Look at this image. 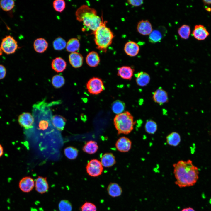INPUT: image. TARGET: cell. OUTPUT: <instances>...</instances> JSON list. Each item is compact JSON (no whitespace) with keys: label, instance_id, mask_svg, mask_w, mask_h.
Instances as JSON below:
<instances>
[{"label":"cell","instance_id":"1","mask_svg":"<svg viewBox=\"0 0 211 211\" xmlns=\"http://www.w3.org/2000/svg\"><path fill=\"white\" fill-rule=\"evenodd\" d=\"M173 166L175 183L180 188L193 186L197 182L198 169L191 160H180L173 164Z\"/></svg>","mask_w":211,"mask_h":211},{"label":"cell","instance_id":"2","mask_svg":"<svg viewBox=\"0 0 211 211\" xmlns=\"http://www.w3.org/2000/svg\"><path fill=\"white\" fill-rule=\"evenodd\" d=\"M76 19L82 22L84 25L95 31L100 25L103 20L102 16L100 17L97 15L96 10L86 5H83L79 7L75 13Z\"/></svg>","mask_w":211,"mask_h":211},{"label":"cell","instance_id":"3","mask_svg":"<svg viewBox=\"0 0 211 211\" xmlns=\"http://www.w3.org/2000/svg\"><path fill=\"white\" fill-rule=\"evenodd\" d=\"M106 22L103 19L100 25L92 33L94 35L96 48L104 52H106L108 47L112 44L114 37L113 32L107 26Z\"/></svg>","mask_w":211,"mask_h":211},{"label":"cell","instance_id":"4","mask_svg":"<svg viewBox=\"0 0 211 211\" xmlns=\"http://www.w3.org/2000/svg\"><path fill=\"white\" fill-rule=\"evenodd\" d=\"M135 123L132 115L127 111L117 114L113 119L114 125L119 134L130 133Z\"/></svg>","mask_w":211,"mask_h":211},{"label":"cell","instance_id":"5","mask_svg":"<svg viewBox=\"0 0 211 211\" xmlns=\"http://www.w3.org/2000/svg\"><path fill=\"white\" fill-rule=\"evenodd\" d=\"M89 92L91 94L98 95L105 89L103 83L100 78L93 77L89 80L86 84Z\"/></svg>","mask_w":211,"mask_h":211},{"label":"cell","instance_id":"6","mask_svg":"<svg viewBox=\"0 0 211 211\" xmlns=\"http://www.w3.org/2000/svg\"><path fill=\"white\" fill-rule=\"evenodd\" d=\"M0 47L7 55L13 54L18 48L17 42L13 37L6 36L2 39Z\"/></svg>","mask_w":211,"mask_h":211},{"label":"cell","instance_id":"7","mask_svg":"<svg viewBox=\"0 0 211 211\" xmlns=\"http://www.w3.org/2000/svg\"><path fill=\"white\" fill-rule=\"evenodd\" d=\"M86 169L87 174L93 177L101 175L103 171V167L100 161L97 159L91 160L87 164Z\"/></svg>","mask_w":211,"mask_h":211},{"label":"cell","instance_id":"8","mask_svg":"<svg viewBox=\"0 0 211 211\" xmlns=\"http://www.w3.org/2000/svg\"><path fill=\"white\" fill-rule=\"evenodd\" d=\"M166 28L163 26H159L157 29L153 30L149 35V40L152 43L159 42L166 35Z\"/></svg>","mask_w":211,"mask_h":211},{"label":"cell","instance_id":"9","mask_svg":"<svg viewBox=\"0 0 211 211\" xmlns=\"http://www.w3.org/2000/svg\"><path fill=\"white\" fill-rule=\"evenodd\" d=\"M34 119L31 114L29 112H23L18 117L19 124L25 129H29L33 127Z\"/></svg>","mask_w":211,"mask_h":211},{"label":"cell","instance_id":"10","mask_svg":"<svg viewBox=\"0 0 211 211\" xmlns=\"http://www.w3.org/2000/svg\"><path fill=\"white\" fill-rule=\"evenodd\" d=\"M152 98L155 103L160 105L169 101L167 93L161 87L153 93Z\"/></svg>","mask_w":211,"mask_h":211},{"label":"cell","instance_id":"11","mask_svg":"<svg viewBox=\"0 0 211 211\" xmlns=\"http://www.w3.org/2000/svg\"><path fill=\"white\" fill-rule=\"evenodd\" d=\"M35 186L34 180L30 176H26L22 178L20 181L19 186L23 192L28 193L30 192Z\"/></svg>","mask_w":211,"mask_h":211},{"label":"cell","instance_id":"12","mask_svg":"<svg viewBox=\"0 0 211 211\" xmlns=\"http://www.w3.org/2000/svg\"><path fill=\"white\" fill-rule=\"evenodd\" d=\"M115 146L117 150L121 152H125L129 151L132 146V142L128 138L122 137L116 141Z\"/></svg>","mask_w":211,"mask_h":211},{"label":"cell","instance_id":"13","mask_svg":"<svg viewBox=\"0 0 211 211\" xmlns=\"http://www.w3.org/2000/svg\"><path fill=\"white\" fill-rule=\"evenodd\" d=\"M192 34L197 40H202L205 39L208 36L209 33L204 25L199 24L195 25Z\"/></svg>","mask_w":211,"mask_h":211},{"label":"cell","instance_id":"14","mask_svg":"<svg viewBox=\"0 0 211 211\" xmlns=\"http://www.w3.org/2000/svg\"><path fill=\"white\" fill-rule=\"evenodd\" d=\"M137 29L138 32L143 35H149L153 30L151 23L148 20H142L139 21Z\"/></svg>","mask_w":211,"mask_h":211},{"label":"cell","instance_id":"15","mask_svg":"<svg viewBox=\"0 0 211 211\" xmlns=\"http://www.w3.org/2000/svg\"><path fill=\"white\" fill-rule=\"evenodd\" d=\"M35 186L37 192L40 194L47 192L48 190L49 186L47 178L38 176L35 180Z\"/></svg>","mask_w":211,"mask_h":211},{"label":"cell","instance_id":"16","mask_svg":"<svg viewBox=\"0 0 211 211\" xmlns=\"http://www.w3.org/2000/svg\"><path fill=\"white\" fill-rule=\"evenodd\" d=\"M69 62L71 65L74 68L81 67L83 65V57L80 53L76 52L71 53L69 56Z\"/></svg>","mask_w":211,"mask_h":211},{"label":"cell","instance_id":"17","mask_svg":"<svg viewBox=\"0 0 211 211\" xmlns=\"http://www.w3.org/2000/svg\"><path fill=\"white\" fill-rule=\"evenodd\" d=\"M124 50L127 55L131 57L136 56L139 53V47L135 42L130 41L125 44Z\"/></svg>","mask_w":211,"mask_h":211},{"label":"cell","instance_id":"18","mask_svg":"<svg viewBox=\"0 0 211 211\" xmlns=\"http://www.w3.org/2000/svg\"><path fill=\"white\" fill-rule=\"evenodd\" d=\"M107 190L110 196L114 198L120 196L122 193L121 187L115 183H110L107 187Z\"/></svg>","mask_w":211,"mask_h":211},{"label":"cell","instance_id":"19","mask_svg":"<svg viewBox=\"0 0 211 211\" xmlns=\"http://www.w3.org/2000/svg\"><path fill=\"white\" fill-rule=\"evenodd\" d=\"M86 62L87 65L91 67L97 66L100 62V58L98 53L95 51L89 52L86 57Z\"/></svg>","mask_w":211,"mask_h":211},{"label":"cell","instance_id":"20","mask_svg":"<svg viewBox=\"0 0 211 211\" xmlns=\"http://www.w3.org/2000/svg\"><path fill=\"white\" fill-rule=\"evenodd\" d=\"M137 84L141 87L146 86L149 82L150 78L147 73L141 71L135 74Z\"/></svg>","mask_w":211,"mask_h":211},{"label":"cell","instance_id":"21","mask_svg":"<svg viewBox=\"0 0 211 211\" xmlns=\"http://www.w3.org/2000/svg\"><path fill=\"white\" fill-rule=\"evenodd\" d=\"M51 67L52 69L55 72L58 73L62 72L66 69L67 63L62 58L57 57L52 60Z\"/></svg>","mask_w":211,"mask_h":211},{"label":"cell","instance_id":"22","mask_svg":"<svg viewBox=\"0 0 211 211\" xmlns=\"http://www.w3.org/2000/svg\"><path fill=\"white\" fill-rule=\"evenodd\" d=\"M101 162L102 166L106 167H110L116 163L115 157L111 153L104 154L101 157Z\"/></svg>","mask_w":211,"mask_h":211},{"label":"cell","instance_id":"23","mask_svg":"<svg viewBox=\"0 0 211 211\" xmlns=\"http://www.w3.org/2000/svg\"><path fill=\"white\" fill-rule=\"evenodd\" d=\"M134 69L129 66H123L119 68L117 75L122 78L130 80L133 75Z\"/></svg>","mask_w":211,"mask_h":211},{"label":"cell","instance_id":"24","mask_svg":"<svg viewBox=\"0 0 211 211\" xmlns=\"http://www.w3.org/2000/svg\"><path fill=\"white\" fill-rule=\"evenodd\" d=\"M33 46L36 52L39 53H42L47 49L48 47V43L45 39L39 38L35 40Z\"/></svg>","mask_w":211,"mask_h":211},{"label":"cell","instance_id":"25","mask_svg":"<svg viewBox=\"0 0 211 211\" xmlns=\"http://www.w3.org/2000/svg\"><path fill=\"white\" fill-rule=\"evenodd\" d=\"M52 122L53 125L59 131L63 130L65 125L66 120L59 115H55L52 118Z\"/></svg>","mask_w":211,"mask_h":211},{"label":"cell","instance_id":"26","mask_svg":"<svg viewBox=\"0 0 211 211\" xmlns=\"http://www.w3.org/2000/svg\"><path fill=\"white\" fill-rule=\"evenodd\" d=\"M181 138L180 135L177 132H172L169 134L166 137V141L169 145L176 147L180 144Z\"/></svg>","mask_w":211,"mask_h":211},{"label":"cell","instance_id":"27","mask_svg":"<svg viewBox=\"0 0 211 211\" xmlns=\"http://www.w3.org/2000/svg\"><path fill=\"white\" fill-rule=\"evenodd\" d=\"M80 47V43L79 40L77 38H72L68 40L66 47L67 51L71 53L78 51Z\"/></svg>","mask_w":211,"mask_h":211},{"label":"cell","instance_id":"28","mask_svg":"<svg viewBox=\"0 0 211 211\" xmlns=\"http://www.w3.org/2000/svg\"><path fill=\"white\" fill-rule=\"evenodd\" d=\"M98 148L97 143L91 140L87 142L82 148L83 151L88 154H92L96 152Z\"/></svg>","mask_w":211,"mask_h":211},{"label":"cell","instance_id":"29","mask_svg":"<svg viewBox=\"0 0 211 211\" xmlns=\"http://www.w3.org/2000/svg\"><path fill=\"white\" fill-rule=\"evenodd\" d=\"M125 108V103L122 101L119 100L114 101L112 106V109L113 111L116 115L123 112Z\"/></svg>","mask_w":211,"mask_h":211},{"label":"cell","instance_id":"30","mask_svg":"<svg viewBox=\"0 0 211 211\" xmlns=\"http://www.w3.org/2000/svg\"><path fill=\"white\" fill-rule=\"evenodd\" d=\"M190 31V28L189 26L186 24L182 25L178 30V33L180 37L185 40L189 38Z\"/></svg>","mask_w":211,"mask_h":211},{"label":"cell","instance_id":"31","mask_svg":"<svg viewBox=\"0 0 211 211\" xmlns=\"http://www.w3.org/2000/svg\"><path fill=\"white\" fill-rule=\"evenodd\" d=\"M64 153L66 156L69 159H74L77 156L78 151L76 148L69 146L64 149Z\"/></svg>","mask_w":211,"mask_h":211},{"label":"cell","instance_id":"32","mask_svg":"<svg viewBox=\"0 0 211 211\" xmlns=\"http://www.w3.org/2000/svg\"><path fill=\"white\" fill-rule=\"evenodd\" d=\"M145 131L149 134H154L156 131L157 125L156 123L152 120H148L145 126Z\"/></svg>","mask_w":211,"mask_h":211},{"label":"cell","instance_id":"33","mask_svg":"<svg viewBox=\"0 0 211 211\" xmlns=\"http://www.w3.org/2000/svg\"><path fill=\"white\" fill-rule=\"evenodd\" d=\"M66 44L64 39L60 37L56 38L53 42V48L57 50H61L64 49L66 47Z\"/></svg>","mask_w":211,"mask_h":211},{"label":"cell","instance_id":"34","mask_svg":"<svg viewBox=\"0 0 211 211\" xmlns=\"http://www.w3.org/2000/svg\"><path fill=\"white\" fill-rule=\"evenodd\" d=\"M65 82L64 77L60 75L54 76L52 79V84L56 88H59L62 87L64 84Z\"/></svg>","mask_w":211,"mask_h":211},{"label":"cell","instance_id":"35","mask_svg":"<svg viewBox=\"0 0 211 211\" xmlns=\"http://www.w3.org/2000/svg\"><path fill=\"white\" fill-rule=\"evenodd\" d=\"M0 5L4 11H8L14 8L15 2L12 0H1L0 1Z\"/></svg>","mask_w":211,"mask_h":211},{"label":"cell","instance_id":"36","mask_svg":"<svg viewBox=\"0 0 211 211\" xmlns=\"http://www.w3.org/2000/svg\"><path fill=\"white\" fill-rule=\"evenodd\" d=\"M58 208L60 211H72V207L68 200H62L59 203Z\"/></svg>","mask_w":211,"mask_h":211},{"label":"cell","instance_id":"37","mask_svg":"<svg viewBox=\"0 0 211 211\" xmlns=\"http://www.w3.org/2000/svg\"><path fill=\"white\" fill-rule=\"evenodd\" d=\"M53 5L54 9L57 11L61 12L65 9L66 3L63 0H56L54 1Z\"/></svg>","mask_w":211,"mask_h":211},{"label":"cell","instance_id":"38","mask_svg":"<svg viewBox=\"0 0 211 211\" xmlns=\"http://www.w3.org/2000/svg\"><path fill=\"white\" fill-rule=\"evenodd\" d=\"M81 211H97V207L93 203L86 202L81 206Z\"/></svg>","mask_w":211,"mask_h":211},{"label":"cell","instance_id":"39","mask_svg":"<svg viewBox=\"0 0 211 211\" xmlns=\"http://www.w3.org/2000/svg\"><path fill=\"white\" fill-rule=\"evenodd\" d=\"M128 3L131 5L135 7H138L140 6L143 3V1L142 0L127 1Z\"/></svg>","mask_w":211,"mask_h":211},{"label":"cell","instance_id":"40","mask_svg":"<svg viewBox=\"0 0 211 211\" xmlns=\"http://www.w3.org/2000/svg\"><path fill=\"white\" fill-rule=\"evenodd\" d=\"M49 125V123L47 121L42 120L40 121L39 125V127L40 129L44 130L46 129Z\"/></svg>","mask_w":211,"mask_h":211},{"label":"cell","instance_id":"41","mask_svg":"<svg viewBox=\"0 0 211 211\" xmlns=\"http://www.w3.org/2000/svg\"><path fill=\"white\" fill-rule=\"evenodd\" d=\"M6 70L5 67L2 64H0V80L3 79L6 76Z\"/></svg>","mask_w":211,"mask_h":211},{"label":"cell","instance_id":"42","mask_svg":"<svg viewBox=\"0 0 211 211\" xmlns=\"http://www.w3.org/2000/svg\"><path fill=\"white\" fill-rule=\"evenodd\" d=\"M181 211H195L193 208L188 207L183 209Z\"/></svg>","mask_w":211,"mask_h":211},{"label":"cell","instance_id":"43","mask_svg":"<svg viewBox=\"0 0 211 211\" xmlns=\"http://www.w3.org/2000/svg\"><path fill=\"white\" fill-rule=\"evenodd\" d=\"M203 1L205 4H211V0H203Z\"/></svg>","mask_w":211,"mask_h":211},{"label":"cell","instance_id":"44","mask_svg":"<svg viewBox=\"0 0 211 211\" xmlns=\"http://www.w3.org/2000/svg\"><path fill=\"white\" fill-rule=\"evenodd\" d=\"M3 154V149L1 145L0 144V157H1Z\"/></svg>","mask_w":211,"mask_h":211},{"label":"cell","instance_id":"45","mask_svg":"<svg viewBox=\"0 0 211 211\" xmlns=\"http://www.w3.org/2000/svg\"><path fill=\"white\" fill-rule=\"evenodd\" d=\"M205 9L208 12H210L211 11V8L207 7L205 8Z\"/></svg>","mask_w":211,"mask_h":211},{"label":"cell","instance_id":"46","mask_svg":"<svg viewBox=\"0 0 211 211\" xmlns=\"http://www.w3.org/2000/svg\"><path fill=\"white\" fill-rule=\"evenodd\" d=\"M3 51L1 48L0 47V56L2 54Z\"/></svg>","mask_w":211,"mask_h":211},{"label":"cell","instance_id":"47","mask_svg":"<svg viewBox=\"0 0 211 211\" xmlns=\"http://www.w3.org/2000/svg\"></svg>","mask_w":211,"mask_h":211}]
</instances>
